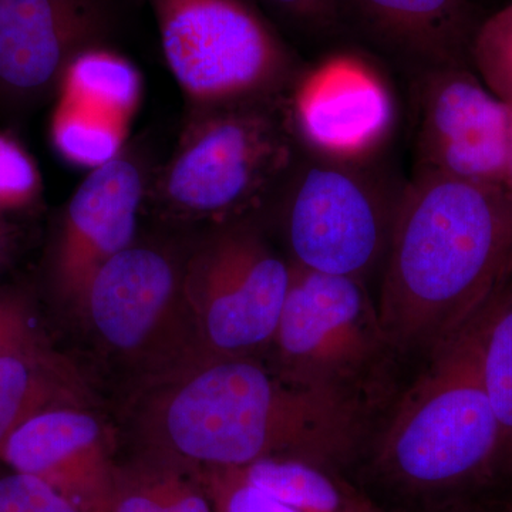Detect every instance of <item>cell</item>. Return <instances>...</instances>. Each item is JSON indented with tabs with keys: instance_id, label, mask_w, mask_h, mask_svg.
Returning <instances> with one entry per match:
<instances>
[{
	"instance_id": "1",
	"label": "cell",
	"mask_w": 512,
	"mask_h": 512,
	"mask_svg": "<svg viewBox=\"0 0 512 512\" xmlns=\"http://www.w3.org/2000/svg\"><path fill=\"white\" fill-rule=\"evenodd\" d=\"M128 399L131 454L195 471L281 456L336 467L365 427V403L292 382L262 356H201Z\"/></svg>"
},
{
	"instance_id": "2",
	"label": "cell",
	"mask_w": 512,
	"mask_h": 512,
	"mask_svg": "<svg viewBox=\"0 0 512 512\" xmlns=\"http://www.w3.org/2000/svg\"><path fill=\"white\" fill-rule=\"evenodd\" d=\"M380 320L393 349H439L512 284V195L414 174L382 268Z\"/></svg>"
},
{
	"instance_id": "3",
	"label": "cell",
	"mask_w": 512,
	"mask_h": 512,
	"mask_svg": "<svg viewBox=\"0 0 512 512\" xmlns=\"http://www.w3.org/2000/svg\"><path fill=\"white\" fill-rule=\"evenodd\" d=\"M503 292L431 352L377 441V473L404 494L434 500L503 471L500 427L481 367L485 329Z\"/></svg>"
},
{
	"instance_id": "4",
	"label": "cell",
	"mask_w": 512,
	"mask_h": 512,
	"mask_svg": "<svg viewBox=\"0 0 512 512\" xmlns=\"http://www.w3.org/2000/svg\"><path fill=\"white\" fill-rule=\"evenodd\" d=\"M288 96L187 110L151 181L146 214L181 229L258 214L302 151Z\"/></svg>"
},
{
	"instance_id": "5",
	"label": "cell",
	"mask_w": 512,
	"mask_h": 512,
	"mask_svg": "<svg viewBox=\"0 0 512 512\" xmlns=\"http://www.w3.org/2000/svg\"><path fill=\"white\" fill-rule=\"evenodd\" d=\"M192 231L157 222L141 227L84 293L77 318L133 389L202 356L185 295Z\"/></svg>"
},
{
	"instance_id": "6",
	"label": "cell",
	"mask_w": 512,
	"mask_h": 512,
	"mask_svg": "<svg viewBox=\"0 0 512 512\" xmlns=\"http://www.w3.org/2000/svg\"><path fill=\"white\" fill-rule=\"evenodd\" d=\"M406 184L303 150L258 212L291 264L367 281L382 269Z\"/></svg>"
},
{
	"instance_id": "7",
	"label": "cell",
	"mask_w": 512,
	"mask_h": 512,
	"mask_svg": "<svg viewBox=\"0 0 512 512\" xmlns=\"http://www.w3.org/2000/svg\"><path fill=\"white\" fill-rule=\"evenodd\" d=\"M187 110L291 92L302 67L249 0H147Z\"/></svg>"
},
{
	"instance_id": "8",
	"label": "cell",
	"mask_w": 512,
	"mask_h": 512,
	"mask_svg": "<svg viewBox=\"0 0 512 512\" xmlns=\"http://www.w3.org/2000/svg\"><path fill=\"white\" fill-rule=\"evenodd\" d=\"M291 275V262L258 214L194 229L185 295L202 356L264 357Z\"/></svg>"
},
{
	"instance_id": "9",
	"label": "cell",
	"mask_w": 512,
	"mask_h": 512,
	"mask_svg": "<svg viewBox=\"0 0 512 512\" xmlns=\"http://www.w3.org/2000/svg\"><path fill=\"white\" fill-rule=\"evenodd\" d=\"M292 265L268 362L292 382L366 404L390 349L366 282Z\"/></svg>"
},
{
	"instance_id": "10",
	"label": "cell",
	"mask_w": 512,
	"mask_h": 512,
	"mask_svg": "<svg viewBox=\"0 0 512 512\" xmlns=\"http://www.w3.org/2000/svg\"><path fill=\"white\" fill-rule=\"evenodd\" d=\"M160 161L154 136L141 134L93 168L55 212L36 286L56 309L76 316L97 272L137 238Z\"/></svg>"
},
{
	"instance_id": "11",
	"label": "cell",
	"mask_w": 512,
	"mask_h": 512,
	"mask_svg": "<svg viewBox=\"0 0 512 512\" xmlns=\"http://www.w3.org/2000/svg\"><path fill=\"white\" fill-rule=\"evenodd\" d=\"M413 79L414 174L503 187L510 104L498 99L471 66L443 67Z\"/></svg>"
},
{
	"instance_id": "12",
	"label": "cell",
	"mask_w": 512,
	"mask_h": 512,
	"mask_svg": "<svg viewBox=\"0 0 512 512\" xmlns=\"http://www.w3.org/2000/svg\"><path fill=\"white\" fill-rule=\"evenodd\" d=\"M111 22L109 0H0V114L22 119L52 100Z\"/></svg>"
},
{
	"instance_id": "13",
	"label": "cell",
	"mask_w": 512,
	"mask_h": 512,
	"mask_svg": "<svg viewBox=\"0 0 512 512\" xmlns=\"http://www.w3.org/2000/svg\"><path fill=\"white\" fill-rule=\"evenodd\" d=\"M288 100L303 150L329 160L372 161L396 124V103L386 80L353 55L326 57L302 69Z\"/></svg>"
},
{
	"instance_id": "14",
	"label": "cell",
	"mask_w": 512,
	"mask_h": 512,
	"mask_svg": "<svg viewBox=\"0 0 512 512\" xmlns=\"http://www.w3.org/2000/svg\"><path fill=\"white\" fill-rule=\"evenodd\" d=\"M114 436L87 402L33 414L0 447V464L46 481L89 512H107Z\"/></svg>"
},
{
	"instance_id": "15",
	"label": "cell",
	"mask_w": 512,
	"mask_h": 512,
	"mask_svg": "<svg viewBox=\"0 0 512 512\" xmlns=\"http://www.w3.org/2000/svg\"><path fill=\"white\" fill-rule=\"evenodd\" d=\"M340 22L350 20L413 76L471 66L480 26L470 0H339Z\"/></svg>"
},
{
	"instance_id": "16",
	"label": "cell",
	"mask_w": 512,
	"mask_h": 512,
	"mask_svg": "<svg viewBox=\"0 0 512 512\" xmlns=\"http://www.w3.org/2000/svg\"><path fill=\"white\" fill-rule=\"evenodd\" d=\"M84 399L82 379L52 345L0 355V447L33 414Z\"/></svg>"
},
{
	"instance_id": "17",
	"label": "cell",
	"mask_w": 512,
	"mask_h": 512,
	"mask_svg": "<svg viewBox=\"0 0 512 512\" xmlns=\"http://www.w3.org/2000/svg\"><path fill=\"white\" fill-rule=\"evenodd\" d=\"M107 512H215L201 471L138 454L116 458Z\"/></svg>"
},
{
	"instance_id": "18",
	"label": "cell",
	"mask_w": 512,
	"mask_h": 512,
	"mask_svg": "<svg viewBox=\"0 0 512 512\" xmlns=\"http://www.w3.org/2000/svg\"><path fill=\"white\" fill-rule=\"evenodd\" d=\"M234 470L299 512H384L335 467L308 458L268 457Z\"/></svg>"
},
{
	"instance_id": "19",
	"label": "cell",
	"mask_w": 512,
	"mask_h": 512,
	"mask_svg": "<svg viewBox=\"0 0 512 512\" xmlns=\"http://www.w3.org/2000/svg\"><path fill=\"white\" fill-rule=\"evenodd\" d=\"M481 367L500 427L503 471L512 477V284L501 295L485 329Z\"/></svg>"
},
{
	"instance_id": "20",
	"label": "cell",
	"mask_w": 512,
	"mask_h": 512,
	"mask_svg": "<svg viewBox=\"0 0 512 512\" xmlns=\"http://www.w3.org/2000/svg\"><path fill=\"white\" fill-rule=\"evenodd\" d=\"M63 89L72 96L110 110L130 109L136 104V70L123 57L106 47L89 50L77 57L64 80Z\"/></svg>"
},
{
	"instance_id": "21",
	"label": "cell",
	"mask_w": 512,
	"mask_h": 512,
	"mask_svg": "<svg viewBox=\"0 0 512 512\" xmlns=\"http://www.w3.org/2000/svg\"><path fill=\"white\" fill-rule=\"evenodd\" d=\"M471 63L485 86L512 106V3L480 23Z\"/></svg>"
},
{
	"instance_id": "22",
	"label": "cell",
	"mask_w": 512,
	"mask_h": 512,
	"mask_svg": "<svg viewBox=\"0 0 512 512\" xmlns=\"http://www.w3.org/2000/svg\"><path fill=\"white\" fill-rule=\"evenodd\" d=\"M53 140L64 157L96 168L116 156L123 143L110 123L66 107L53 121Z\"/></svg>"
},
{
	"instance_id": "23",
	"label": "cell",
	"mask_w": 512,
	"mask_h": 512,
	"mask_svg": "<svg viewBox=\"0 0 512 512\" xmlns=\"http://www.w3.org/2000/svg\"><path fill=\"white\" fill-rule=\"evenodd\" d=\"M37 286L25 281L0 285V355L50 345L40 328Z\"/></svg>"
},
{
	"instance_id": "24",
	"label": "cell",
	"mask_w": 512,
	"mask_h": 512,
	"mask_svg": "<svg viewBox=\"0 0 512 512\" xmlns=\"http://www.w3.org/2000/svg\"><path fill=\"white\" fill-rule=\"evenodd\" d=\"M0 512H89L46 481L0 464Z\"/></svg>"
},
{
	"instance_id": "25",
	"label": "cell",
	"mask_w": 512,
	"mask_h": 512,
	"mask_svg": "<svg viewBox=\"0 0 512 512\" xmlns=\"http://www.w3.org/2000/svg\"><path fill=\"white\" fill-rule=\"evenodd\" d=\"M35 163L12 137L0 134V214L29 207L40 194Z\"/></svg>"
},
{
	"instance_id": "26",
	"label": "cell",
	"mask_w": 512,
	"mask_h": 512,
	"mask_svg": "<svg viewBox=\"0 0 512 512\" xmlns=\"http://www.w3.org/2000/svg\"><path fill=\"white\" fill-rule=\"evenodd\" d=\"M201 473L214 501L215 512H299L249 483L238 470Z\"/></svg>"
},
{
	"instance_id": "27",
	"label": "cell",
	"mask_w": 512,
	"mask_h": 512,
	"mask_svg": "<svg viewBox=\"0 0 512 512\" xmlns=\"http://www.w3.org/2000/svg\"><path fill=\"white\" fill-rule=\"evenodd\" d=\"M275 12L296 25L332 29L340 23L339 0H264Z\"/></svg>"
},
{
	"instance_id": "28",
	"label": "cell",
	"mask_w": 512,
	"mask_h": 512,
	"mask_svg": "<svg viewBox=\"0 0 512 512\" xmlns=\"http://www.w3.org/2000/svg\"><path fill=\"white\" fill-rule=\"evenodd\" d=\"M19 249L18 225L13 224L6 215L0 214V276L6 274L15 264Z\"/></svg>"
},
{
	"instance_id": "29",
	"label": "cell",
	"mask_w": 512,
	"mask_h": 512,
	"mask_svg": "<svg viewBox=\"0 0 512 512\" xmlns=\"http://www.w3.org/2000/svg\"><path fill=\"white\" fill-rule=\"evenodd\" d=\"M511 107V130H510V150H508L507 171H505L504 190L512 195V106Z\"/></svg>"
}]
</instances>
